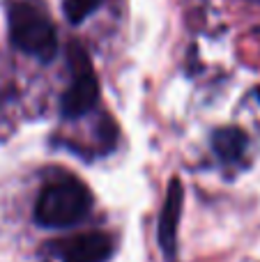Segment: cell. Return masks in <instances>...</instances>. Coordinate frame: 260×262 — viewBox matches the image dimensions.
<instances>
[{"instance_id": "52a82bcc", "label": "cell", "mask_w": 260, "mask_h": 262, "mask_svg": "<svg viewBox=\"0 0 260 262\" xmlns=\"http://www.w3.org/2000/svg\"><path fill=\"white\" fill-rule=\"evenodd\" d=\"M104 0H64V16L69 23H83Z\"/></svg>"}, {"instance_id": "277c9868", "label": "cell", "mask_w": 260, "mask_h": 262, "mask_svg": "<svg viewBox=\"0 0 260 262\" xmlns=\"http://www.w3.org/2000/svg\"><path fill=\"white\" fill-rule=\"evenodd\" d=\"M53 246L62 262H106L113 253V244L104 232H81Z\"/></svg>"}, {"instance_id": "7a4b0ae2", "label": "cell", "mask_w": 260, "mask_h": 262, "mask_svg": "<svg viewBox=\"0 0 260 262\" xmlns=\"http://www.w3.org/2000/svg\"><path fill=\"white\" fill-rule=\"evenodd\" d=\"M92 205V195L88 186L78 180L51 182L41 189L35 203V219L44 228H69L83 221Z\"/></svg>"}, {"instance_id": "ba28073f", "label": "cell", "mask_w": 260, "mask_h": 262, "mask_svg": "<svg viewBox=\"0 0 260 262\" xmlns=\"http://www.w3.org/2000/svg\"><path fill=\"white\" fill-rule=\"evenodd\" d=\"M256 95H258V99H260V88H258V90H256Z\"/></svg>"}, {"instance_id": "5b68a950", "label": "cell", "mask_w": 260, "mask_h": 262, "mask_svg": "<svg viewBox=\"0 0 260 262\" xmlns=\"http://www.w3.org/2000/svg\"><path fill=\"white\" fill-rule=\"evenodd\" d=\"M182 203H184V189L178 177H173L168 182L166 200L159 214V246L168 260H175V251H178V226H180V214H182Z\"/></svg>"}, {"instance_id": "8992f818", "label": "cell", "mask_w": 260, "mask_h": 262, "mask_svg": "<svg viewBox=\"0 0 260 262\" xmlns=\"http://www.w3.org/2000/svg\"><path fill=\"white\" fill-rule=\"evenodd\" d=\"M247 145H249V136L240 127L216 129L214 136H212V147H214L216 157L221 161H237V159H242V154L247 152Z\"/></svg>"}, {"instance_id": "6da1fadb", "label": "cell", "mask_w": 260, "mask_h": 262, "mask_svg": "<svg viewBox=\"0 0 260 262\" xmlns=\"http://www.w3.org/2000/svg\"><path fill=\"white\" fill-rule=\"evenodd\" d=\"M9 39L21 53L51 62L58 51V35L49 14L35 3L14 0L7 9Z\"/></svg>"}, {"instance_id": "3957f363", "label": "cell", "mask_w": 260, "mask_h": 262, "mask_svg": "<svg viewBox=\"0 0 260 262\" xmlns=\"http://www.w3.org/2000/svg\"><path fill=\"white\" fill-rule=\"evenodd\" d=\"M69 60H72L74 69V81L69 90L62 95V113L67 118H81V115L90 113L92 106L99 99V83H97L85 51L78 44L69 46Z\"/></svg>"}]
</instances>
